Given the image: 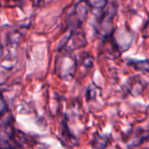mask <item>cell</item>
Instances as JSON below:
<instances>
[{"instance_id":"obj_1","label":"cell","mask_w":149,"mask_h":149,"mask_svg":"<svg viewBox=\"0 0 149 149\" xmlns=\"http://www.w3.org/2000/svg\"><path fill=\"white\" fill-rule=\"evenodd\" d=\"M118 5L114 2L107 3V5L100 10V12L96 16L94 20V29L96 33L104 38L112 35L115 31V26L113 24V19L117 14Z\"/></svg>"},{"instance_id":"obj_2","label":"cell","mask_w":149,"mask_h":149,"mask_svg":"<svg viewBox=\"0 0 149 149\" xmlns=\"http://www.w3.org/2000/svg\"><path fill=\"white\" fill-rule=\"evenodd\" d=\"M77 60L75 56H72L71 53L61 52L57 56L55 61V70L57 74L65 80H71L76 72Z\"/></svg>"},{"instance_id":"obj_3","label":"cell","mask_w":149,"mask_h":149,"mask_svg":"<svg viewBox=\"0 0 149 149\" xmlns=\"http://www.w3.org/2000/svg\"><path fill=\"white\" fill-rule=\"evenodd\" d=\"M89 8L86 0H80L75 3L66 18V23L70 30H76L81 27L87 17Z\"/></svg>"},{"instance_id":"obj_4","label":"cell","mask_w":149,"mask_h":149,"mask_svg":"<svg viewBox=\"0 0 149 149\" xmlns=\"http://www.w3.org/2000/svg\"><path fill=\"white\" fill-rule=\"evenodd\" d=\"M113 34L102 38L101 45V53L105 55L106 58L110 59H115L122 54Z\"/></svg>"},{"instance_id":"obj_5","label":"cell","mask_w":149,"mask_h":149,"mask_svg":"<svg viewBox=\"0 0 149 149\" xmlns=\"http://www.w3.org/2000/svg\"><path fill=\"white\" fill-rule=\"evenodd\" d=\"M121 53L127 51L131 46L133 41V35L130 32V30L127 28H118L115 29L113 34Z\"/></svg>"},{"instance_id":"obj_6","label":"cell","mask_w":149,"mask_h":149,"mask_svg":"<svg viewBox=\"0 0 149 149\" xmlns=\"http://www.w3.org/2000/svg\"><path fill=\"white\" fill-rule=\"evenodd\" d=\"M146 84L144 83V80H142L140 76H134L127 80V86H128V92L133 96H137L141 93L145 87Z\"/></svg>"},{"instance_id":"obj_7","label":"cell","mask_w":149,"mask_h":149,"mask_svg":"<svg viewBox=\"0 0 149 149\" xmlns=\"http://www.w3.org/2000/svg\"><path fill=\"white\" fill-rule=\"evenodd\" d=\"M128 65L132 66L137 71L149 73V60L148 59H136V58H129L127 59Z\"/></svg>"},{"instance_id":"obj_8","label":"cell","mask_w":149,"mask_h":149,"mask_svg":"<svg viewBox=\"0 0 149 149\" xmlns=\"http://www.w3.org/2000/svg\"><path fill=\"white\" fill-rule=\"evenodd\" d=\"M76 60H77V64L80 63L86 68H90L93 65V58L92 55L86 52H81L79 56V58H76Z\"/></svg>"},{"instance_id":"obj_9","label":"cell","mask_w":149,"mask_h":149,"mask_svg":"<svg viewBox=\"0 0 149 149\" xmlns=\"http://www.w3.org/2000/svg\"><path fill=\"white\" fill-rule=\"evenodd\" d=\"M108 142V140L107 138V136L104 135H97L93 138V146L95 148L102 149L107 147Z\"/></svg>"},{"instance_id":"obj_10","label":"cell","mask_w":149,"mask_h":149,"mask_svg":"<svg viewBox=\"0 0 149 149\" xmlns=\"http://www.w3.org/2000/svg\"><path fill=\"white\" fill-rule=\"evenodd\" d=\"M90 8L103 10L108 3V0H86Z\"/></svg>"},{"instance_id":"obj_11","label":"cell","mask_w":149,"mask_h":149,"mask_svg":"<svg viewBox=\"0 0 149 149\" xmlns=\"http://www.w3.org/2000/svg\"><path fill=\"white\" fill-rule=\"evenodd\" d=\"M141 33L142 38H149V15L147 21L143 24L142 28L141 29Z\"/></svg>"},{"instance_id":"obj_12","label":"cell","mask_w":149,"mask_h":149,"mask_svg":"<svg viewBox=\"0 0 149 149\" xmlns=\"http://www.w3.org/2000/svg\"><path fill=\"white\" fill-rule=\"evenodd\" d=\"M2 53H3V46H2V44L0 42V58L2 56Z\"/></svg>"},{"instance_id":"obj_13","label":"cell","mask_w":149,"mask_h":149,"mask_svg":"<svg viewBox=\"0 0 149 149\" xmlns=\"http://www.w3.org/2000/svg\"><path fill=\"white\" fill-rule=\"evenodd\" d=\"M42 1H44V0H36V2H37V4H38V3H39V2H42Z\"/></svg>"},{"instance_id":"obj_14","label":"cell","mask_w":149,"mask_h":149,"mask_svg":"<svg viewBox=\"0 0 149 149\" xmlns=\"http://www.w3.org/2000/svg\"><path fill=\"white\" fill-rule=\"evenodd\" d=\"M11 1H20V0H11Z\"/></svg>"}]
</instances>
